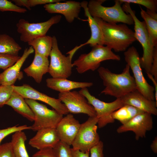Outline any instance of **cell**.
<instances>
[{
  "label": "cell",
  "instance_id": "cell-1",
  "mask_svg": "<svg viewBox=\"0 0 157 157\" xmlns=\"http://www.w3.org/2000/svg\"><path fill=\"white\" fill-rule=\"evenodd\" d=\"M102 33L103 44L116 52L125 51L136 41L134 32L124 24L108 23L93 17Z\"/></svg>",
  "mask_w": 157,
  "mask_h": 157
},
{
  "label": "cell",
  "instance_id": "cell-2",
  "mask_svg": "<svg viewBox=\"0 0 157 157\" xmlns=\"http://www.w3.org/2000/svg\"><path fill=\"white\" fill-rule=\"evenodd\" d=\"M130 69L129 66L126 64L122 72L117 74L111 72L108 68L99 67L97 71L105 87L101 93L119 98L136 89Z\"/></svg>",
  "mask_w": 157,
  "mask_h": 157
},
{
  "label": "cell",
  "instance_id": "cell-3",
  "mask_svg": "<svg viewBox=\"0 0 157 157\" xmlns=\"http://www.w3.org/2000/svg\"><path fill=\"white\" fill-rule=\"evenodd\" d=\"M122 7L124 12L132 17L134 21L135 37L143 48V55L140 59L141 68L147 74H150L154 47L150 43L145 23L137 17L135 11L132 10L130 3H124Z\"/></svg>",
  "mask_w": 157,
  "mask_h": 157
},
{
  "label": "cell",
  "instance_id": "cell-4",
  "mask_svg": "<svg viewBox=\"0 0 157 157\" xmlns=\"http://www.w3.org/2000/svg\"><path fill=\"white\" fill-rule=\"evenodd\" d=\"M106 1L91 0L88 2V10L92 16L100 18L108 23L121 22L129 25L134 24L132 17L124 11L119 0H115V4L110 7L102 5Z\"/></svg>",
  "mask_w": 157,
  "mask_h": 157
},
{
  "label": "cell",
  "instance_id": "cell-5",
  "mask_svg": "<svg viewBox=\"0 0 157 157\" xmlns=\"http://www.w3.org/2000/svg\"><path fill=\"white\" fill-rule=\"evenodd\" d=\"M88 53L83 54L72 63L73 66L79 74H82L88 71H94L99 67L103 61L113 60L119 61L120 56L115 54L107 46L97 45L93 47Z\"/></svg>",
  "mask_w": 157,
  "mask_h": 157
},
{
  "label": "cell",
  "instance_id": "cell-6",
  "mask_svg": "<svg viewBox=\"0 0 157 157\" xmlns=\"http://www.w3.org/2000/svg\"><path fill=\"white\" fill-rule=\"evenodd\" d=\"M83 95L88 103L94 108L98 119V128H103L107 124L115 121L112 117V113L124 104L120 98H116L114 101L106 102L101 101L92 95L87 88L81 89L79 91Z\"/></svg>",
  "mask_w": 157,
  "mask_h": 157
},
{
  "label": "cell",
  "instance_id": "cell-7",
  "mask_svg": "<svg viewBox=\"0 0 157 157\" xmlns=\"http://www.w3.org/2000/svg\"><path fill=\"white\" fill-rule=\"evenodd\" d=\"M124 55L125 60L133 74L136 89L148 99L154 101V88L148 83L144 77L137 49L132 46L124 52Z\"/></svg>",
  "mask_w": 157,
  "mask_h": 157
},
{
  "label": "cell",
  "instance_id": "cell-8",
  "mask_svg": "<svg viewBox=\"0 0 157 157\" xmlns=\"http://www.w3.org/2000/svg\"><path fill=\"white\" fill-rule=\"evenodd\" d=\"M35 116L34 122L30 129L34 131L47 128H56L63 115L54 110L48 108L45 105L35 100L25 99Z\"/></svg>",
  "mask_w": 157,
  "mask_h": 157
},
{
  "label": "cell",
  "instance_id": "cell-9",
  "mask_svg": "<svg viewBox=\"0 0 157 157\" xmlns=\"http://www.w3.org/2000/svg\"><path fill=\"white\" fill-rule=\"evenodd\" d=\"M98 119L96 116L89 117L81 124L78 133L72 144L73 149L86 152L96 145L100 141L97 132Z\"/></svg>",
  "mask_w": 157,
  "mask_h": 157
},
{
  "label": "cell",
  "instance_id": "cell-10",
  "mask_svg": "<svg viewBox=\"0 0 157 157\" xmlns=\"http://www.w3.org/2000/svg\"><path fill=\"white\" fill-rule=\"evenodd\" d=\"M52 37V49L48 72L53 78H67L72 73L73 67L72 62L74 55L69 53L67 56L63 54L59 50L56 37Z\"/></svg>",
  "mask_w": 157,
  "mask_h": 157
},
{
  "label": "cell",
  "instance_id": "cell-11",
  "mask_svg": "<svg viewBox=\"0 0 157 157\" xmlns=\"http://www.w3.org/2000/svg\"><path fill=\"white\" fill-rule=\"evenodd\" d=\"M61 17L60 15H56L46 21L37 23H30L24 19H20L16 26L17 32L20 34L21 41L28 43L35 38L46 35L53 25L60 21Z\"/></svg>",
  "mask_w": 157,
  "mask_h": 157
},
{
  "label": "cell",
  "instance_id": "cell-12",
  "mask_svg": "<svg viewBox=\"0 0 157 157\" xmlns=\"http://www.w3.org/2000/svg\"><path fill=\"white\" fill-rule=\"evenodd\" d=\"M58 99L65 106L70 113H83L89 117L96 116V112L86 98L79 91L59 93Z\"/></svg>",
  "mask_w": 157,
  "mask_h": 157
},
{
  "label": "cell",
  "instance_id": "cell-13",
  "mask_svg": "<svg viewBox=\"0 0 157 157\" xmlns=\"http://www.w3.org/2000/svg\"><path fill=\"white\" fill-rule=\"evenodd\" d=\"M13 88L14 92L24 99L38 100L44 102L63 115L69 113L65 106L59 99L49 96L38 91L29 85L25 84L21 86L14 85Z\"/></svg>",
  "mask_w": 157,
  "mask_h": 157
},
{
  "label": "cell",
  "instance_id": "cell-14",
  "mask_svg": "<svg viewBox=\"0 0 157 157\" xmlns=\"http://www.w3.org/2000/svg\"><path fill=\"white\" fill-rule=\"evenodd\" d=\"M151 114L144 112L134 117L126 123L122 124L117 129L118 133L132 131L135 135V139L138 140L144 138L147 131L153 127V121Z\"/></svg>",
  "mask_w": 157,
  "mask_h": 157
},
{
  "label": "cell",
  "instance_id": "cell-15",
  "mask_svg": "<svg viewBox=\"0 0 157 157\" xmlns=\"http://www.w3.org/2000/svg\"><path fill=\"white\" fill-rule=\"evenodd\" d=\"M81 125L71 113H69L63 117L56 128L60 141L71 145Z\"/></svg>",
  "mask_w": 157,
  "mask_h": 157
},
{
  "label": "cell",
  "instance_id": "cell-16",
  "mask_svg": "<svg viewBox=\"0 0 157 157\" xmlns=\"http://www.w3.org/2000/svg\"><path fill=\"white\" fill-rule=\"evenodd\" d=\"M44 8L49 13L62 14L68 22L72 23L75 18H79L81 7L80 2L69 1L46 4Z\"/></svg>",
  "mask_w": 157,
  "mask_h": 157
},
{
  "label": "cell",
  "instance_id": "cell-17",
  "mask_svg": "<svg viewBox=\"0 0 157 157\" xmlns=\"http://www.w3.org/2000/svg\"><path fill=\"white\" fill-rule=\"evenodd\" d=\"M34 50L30 46L26 48L22 56L13 65L0 74V84L1 85H13L17 79L20 80L23 77L21 69L26 59Z\"/></svg>",
  "mask_w": 157,
  "mask_h": 157
},
{
  "label": "cell",
  "instance_id": "cell-18",
  "mask_svg": "<svg viewBox=\"0 0 157 157\" xmlns=\"http://www.w3.org/2000/svg\"><path fill=\"white\" fill-rule=\"evenodd\" d=\"M120 98L124 104L132 106L151 115H157V103L146 98L137 89Z\"/></svg>",
  "mask_w": 157,
  "mask_h": 157
},
{
  "label": "cell",
  "instance_id": "cell-19",
  "mask_svg": "<svg viewBox=\"0 0 157 157\" xmlns=\"http://www.w3.org/2000/svg\"><path fill=\"white\" fill-rule=\"evenodd\" d=\"M60 141L56 128H47L39 129L29 140L28 144L39 150L53 148Z\"/></svg>",
  "mask_w": 157,
  "mask_h": 157
},
{
  "label": "cell",
  "instance_id": "cell-20",
  "mask_svg": "<svg viewBox=\"0 0 157 157\" xmlns=\"http://www.w3.org/2000/svg\"><path fill=\"white\" fill-rule=\"evenodd\" d=\"M80 3L81 8L84 10L85 15L87 18V19L85 20L88 22L91 31V35L86 42L79 46H76L74 48L76 51L81 47L88 44L92 47L97 45H104L101 30L93 17L89 12L88 8V2L84 1Z\"/></svg>",
  "mask_w": 157,
  "mask_h": 157
},
{
  "label": "cell",
  "instance_id": "cell-21",
  "mask_svg": "<svg viewBox=\"0 0 157 157\" xmlns=\"http://www.w3.org/2000/svg\"><path fill=\"white\" fill-rule=\"evenodd\" d=\"M49 64L48 58L35 53L32 63L24 71L28 76L32 77L37 83H40L43 76L48 72Z\"/></svg>",
  "mask_w": 157,
  "mask_h": 157
},
{
  "label": "cell",
  "instance_id": "cell-22",
  "mask_svg": "<svg viewBox=\"0 0 157 157\" xmlns=\"http://www.w3.org/2000/svg\"><path fill=\"white\" fill-rule=\"evenodd\" d=\"M46 81L48 88L59 93L67 92L77 88H87L93 85L92 82H77L65 78H49Z\"/></svg>",
  "mask_w": 157,
  "mask_h": 157
},
{
  "label": "cell",
  "instance_id": "cell-23",
  "mask_svg": "<svg viewBox=\"0 0 157 157\" xmlns=\"http://www.w3.org/2000/svg\"><path fill=\"white\" fill-rule=\"evenodd\" d=\"M6 105L11 107L15 111L29 121H34L35 116L33 111L26 102L25 99L17 93L13 91Z\"/></svg>",
  "mask_w": 157,
  "mask_h": 157
},
{
  "label": "cell",
  "instance_id": "cell-24",
  "mask_svg": "<svg viewBox=\"0 0 157 157\" xmlns=\"http://www.w3.org/2000/svg\"><path fill=\"white\" fill-rule=\"evenodd\" d=\"M32 47L35 53L48 58L52 44V37L49 35L38 37L28 42Z\"/></svg>",
  "mask_w": 157,
  "mask_h": 157
},
{
  "label": "cell",
  "instance_id": "cell-25",
  "mask_svg": "<svg viewBox=\"0 0 157 157\" xmlns=\"http://www.w3.org/2000/svg\"><path fill=\"white\" fill-rule=\"evenodd\" d=\"M26 136L22 131L14 133L11 142L15 157H30L26 150L25 142Z\"/></svg>",
  "mask_w": 157,
  "mask_h": 157
},
{
  "label": "cell",
  "instance_id": "cell-26",
  "mask_svg": "<svg viewBox=\"0 0 157 157\" xmlns=\"http://www.w3.org/2000/svg\"><path fill=\"white\" fill-rule=\"evenodd\" d=\"M145 112L133 106L124 104L112 114L113 118L119 121L122 124L128 122L137 115Z\"/></svg>",
  "mask_w": 157,
  "mask_h": 157
},
{
  "label": "cell",
  "instance_id": "cell-27",
  "mask_svg": "<svg viewBox=\"0 0 157 157\" xmlns=\"http://www.w3.org/2000/svg\"><path fill=\"white\" fill-rule=\"evenodd\" d=\"M21 46L11 37L5 34H0V53L18 56Z\"/></svg>",
  "mask_w": 157,
  "mask_h": 157
},
{
  "label": "cell",
  "instance_id": "cell-28",
  "mask_svg": "<svg viewBox=\"0 0 157 157\" xmlns=\"http://www.w3.org/2000/svg\"><path fill=\"white\" fill-rule=\"evenodd\" d=\"M140 15L144 22L150 41L154 47L157 46V20L151 17L140 7Z\"/></svg>",
  "mask_w": 157,
  "mask_h": 157
},
{
  "label": "cell",
  "instance_id": "cell-29",
  "mask_svg": "<svg viewBox=\"0 0 157 157\" xmlns=\"http://www.w3.org/2000/svg\"><path fill=\"white\" fill-rule=\"evenodd\" d=\"M60 0H13L17 6L21 7H25L29 10H31V8L38 5L46 4L50 3H55L60 2Z\"/></svg>",
  "mask_w": 157,
  "mask_h": 157
},
{
  "label": "cell",
  "instance_id": "cell-30",
  "mask_svg": "<svg viewBox=\"0 0 157 157\" xmlns=\"http://www.w3.org/2000/svg\"><path fill=\"white\" fill-rule=\"evenodd\" d=\"M53 149L57 157H73L70 146L61 141Z\"/></svg>",
  "mask_w": 157,
  "mask_h": 157
},
{
  "label": "cell",
  "instance_id": "cell-31",
  "mask_svg": "<svg viewBox=\"0 0 157 157\" xmlns=\"http://www.w3.org/2000/svg\"><path fill=\"white\" fill-rule=\"evenodd\" d=\"M121 4L125 3H133L141 5L147 8V10L156 13L157 0H119Z\"/></svg>",
  "mask_w": 157,
  "mask_h": 157
},
{
  "label": "cell",
  "instance_id": "cell-32",
  "mask_svg": "<svg viewBox=\"0 0 157 157\" xmlns=\"http://www.w3.org/2000/svg\"><path fill=\"white\" fill-rule=\"evenodd\" d=\"M20 57L18 55L0 53V69L6 70L14 65Z\"/></svg>",
  "mask_w": 157,
  "mask_h": 157
},
{
  "label": "cell",
  "instance_id": "cell-33",
  "mask_svg": "<svg viewBox=\"0 0 157 157\" xmlns=\"http://www.w3.org/2000/svg\"><path fill=\"white\" fill-rule=\"evenodd\" d=\"M0 11L24 13L27 11V10L25 8L17 6L11 1L7 0H0Z\"/></svg>",
  "mask_w": 157,
  "mask_h": 157
},
{
  "label": "cell",
  "instance_id": "cell-34",
  "mask_svg": "<svg viewBox=\"0 0 157 157\" xmlns=\"http://www.w3.org/2000/svg\"><path fill=\"white\" fill-rule=\"evenodd\" d=\"M13 85H0V107H3L10 99L14 91Z\"/></svg>",
  "mask_w": 157,
  "mask_h": 157
},
{
  "label": "cell",
  "instance_id": "cell-35",
  "mask_svg": "<svg viewBox=\"0 0 157 157\" xmlns=\"http://www.w3.org/2000/svg\"><path fill=\"white\" fill-rule=\"evenodd\" d=\"M27 129H30V126H28L26 125H15L0 129V146L1 145V143L2 140L8 135L17 131H22Z\"/></svg>",
  "mask_w": 157,
  "mask_h": 157
},
{
  "label": "cell",
  "instance_id": "cell-36",
  "mask_svg": "<svg viewBox=\"0 0 157 157\" xmlns=\"http://www.w3.org/2000/svg\"><path fill=\"white\" fill-rule=\"evenodd\" d=\"M0 157H15L11 142L0 145Z\"/></svg>",
  "mask_w": 157,
  "mask_h": 157
},
{
  "label": "cell",
  "instance_id": "cell-37",
  "mask_svg": "<svg viewBox=\"0 0 157 157\" xmlns=\"http://www.w3.org/2000/svg\"><path fill=\"white\" fill-rule=\"evenodd\" d=\"M103 149V143L100 140L96 145L92 147L90 150V157H104Z\"/></svg>",
  "mask_w": 157,
  "mask_h": 157
},
{
  "label": "cell",
  "instance_id": "cell-38",
  "mask_svg": "<svg viewBox=\"0 0 157 157\" xmlns=\"http://www.w3.org/2000/svg\"><path fill=\"white\" fill-rule=\"evenodd\" d=\"M33 157H57L53 148H47L40 150L35 153Z\"/></svg>",
  "mask_w": 157,
  "mask_h": 157
},
{
  "label": "cell",
  "instance_id": "cell-39",
  "mask_svg": "<svg viewBox=\"0 0 157 157\" xmlns=\"http://www.w3.org/2000/svg\"><path fill=\"white\" fill-rule=\"evenodd\" d=\"M150 74L157 81V46L154 47Z\"/></svg>",
  "mask_w": 157,
  "mask_h": 157
},
{
  "label": "cell",
  "instance_id": "cell-40",
  "mask_svg": "<svg viewBox=\"0 0 157 157\" xmlns=\"http://www.w3.org/2000/svg\"><path fill=\"white\" fill-rule=\"evenodd\" d=\"M71 150L73 157H90V151L83 152L72 148Z\"/></svg>",
  "mask_w": 157,
  "mask_h": 157
},
{
  "label": "cell",
  "instance_id": "cell-41",
  "mask_svg": "<svg viewBox=\"0 0 157 157\" xmlns=\"http://www.w3.org/2000/svg\"><path fill=\"white\" fill-rule=\"evenodd\" d=\"M147 76L152 81L153 83L155 89V99L157 103V81L155 79L153 76L151 74H147Z\"/></svg>",
  "mask_w": 157,
  "mask_h": 157
},
{
  "label": "cell",
  "instance_id": "cell-42",
  "mask_svg": "<svg viewBox=\"0 0 157 157\" xmlns=\"http://www.w3.org/2000/svg\"><path fill=\"white\" fill-rule=\"evenodd\" d=\"M152 151L155 154L157 153V137H156L150 145Z\"/></svg>",
  "mask_w": 157,
  "mask_h": 157
},
{
  "label": "cell",
  "instance_id": "cell-43",
  "mask_svg": "<svg viewBox=\"0 0 157 157\" xmlns=\"http://www.w3.org/2000/svg\"><path fill=\"white\" fill-rule=\"evenodd\" d=\"M146 11L151 17L154 19L157 20V14L156 13L152 12L148 10H147Z\"/></svg>",
  "mask_w": 157,
  "mask_h": 157
},
{
  "label": "cell",
  "instance_id": "cell-44",
  "mask_svg": "<svg viewBox=\"0 0 157 157\" xmlns=\"http://www.w3.org/2000/svg\"></svg>",
  "mask_w": 157,
  "mask_h": 157
}]
</instances>
